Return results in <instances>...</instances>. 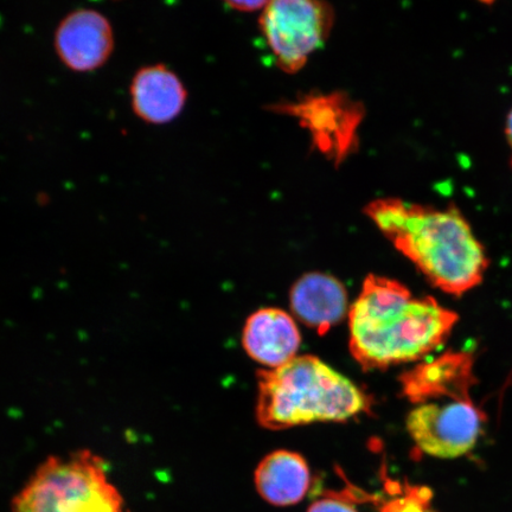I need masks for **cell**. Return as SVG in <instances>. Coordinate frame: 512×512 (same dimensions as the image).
Here are the masks:
<instances>
[{"instance_id":"obj_13","label":"cell","mask_w":512,"mask_h":512,"mask_svg":"<svg viewBox=\"0 0 512 512\" xmlns=\"http://www.w3.org/2000/svg\"><path fill=\"white\" fill-rule=\"evenodd\" d=\"M311 485L306 460L291 451H275L262 459L255 472V486L266 502L277 507L302 502Z\"/></svg>"},{"instance_id":"obj_14","label":"cell","mask_w":512,"mask_h":512,"mask_svg":"<svg viewBox=\"0 0 512 512\" xmlns=\"http://www.w3.org/2000/svg\"><path fill=\"white\" fill-rule=\"evenodd\" d=\"M432 492L421 486H408L406 495L384 505L382 512H432Z\"/></svg>"},{"instance_id":"obj_10","label":"cell","mask_w":512,"mask_h":512,"mask_svg":"<svg viewBox=\"0 0 512 512\" xmlns=\"http://www.w3.org/2000/svg\"><path fill=\"white\" fill-rule=\"evenodd\" d=\"M132 110L146 124L174 121L187 105L188 91L174 70L163 63L137 70L130 86Z\"/></svg>"},{"instance_id":"obj_8","label":"cell","mask_w":512,"mask_h":512,"mask_svg":"<svg viewBox=\"0 0 512 512\" xmlns=\"http://www.w3.org/2000/svg\"><path fill=\"white\" fill-rule=\"evenodd\" d=\"M54 47L60 61L76 73L105 66L115 47L110 19L93 9H78L57 25Z\"/></svg>"},{"instance_id":"obj_3","label":"cell","mask_w":512,"mask_h":512,"mask_svg":"<svg viewBox=\"0 0 512 512\" xmlns=\"http://www.w3.org/2000/svg\"><path fill=\"white\" fill-rule=\"evenodd\" d=\"M256 418L267 430L344 421L368 411L369 398L316 356H296L279 368L258 373Z\"/></svg>"},{"instance_id":"obj_6","label":"cell","mask_w":512,"mask_h":512,"mask_svg":"<svg viewBox=\"0 0 512 512\" xmlns=\"http://www.w3.org/2000/svg\"><path fill=\"white\" fill-rule=\"evenodd\" d=\"M298 119L310 133L313 147L332 163L342 164L358 145L363 106L343 92L311 93L273 107Z\"/></svg>"},{"instance_id":"obj_16","label":"cell","mask_w":512,"mask_h":512,"mask_svg":"<svg viewBox=\"0 0 512 512\" xmlns=\"http://www.w3.org/2000/svg\"><path fill=\"white\" fill-rule=\"evenodd\" d=\"M268 2H228L227 5L230 9L241 11V12H255L262 11L266 8Z\"/></svg>"},{"instance_id":"obj_9","label":"cell","mask_w":512,"mask_h":512,"mask_svg":"<svg viewBox=\"0 0 512 512\" xmlns=\"http://www.w3.org/2000/svg\"><path fill=\"white\" fill-rule=\"evenodd\" d=\"M473 364L475 361L466 352H446L403 375V394L419 405L441 398L470 400V390L476 382Z\"/></svg>"},{"instance_id":"obj_17","label":"cell","mask_w":512,"mask_h":512,"mask_svg":"<svg viewBox=\"0 0 512 512\" xmlns=\"http://www.w3.org/2000/svg\"><path fill=\"white\" fill-rule=\"evenodd\" d=\"M505 138H507V142L510 146V150L512 153V108L511 111L508 113L507 120H505ZM512 162V158H511Z\"/></svg>"},{"instance_id":"obj_1","label":"cell","mask_w":512,"mask_h":512,"mask_svg":"<svg viewBox=\"0 0 512 512\" xmlns=\"http://www.w3.org/2000/svg\"><path fill=\"white\" fill-rule=\"evenodd\" d=\"M456 312L433 298H413L399 281L370 274L349 312L351 355L364 369L420 360L443 343Z\"/></svg>"},{"instance_id":"obj_12","label":"cell","mask_w":512,"mask_h":512,"mask_svg":"<svg viewBox=\"0 0 512 512\" xmlns=\"http://www.w3.org/2000/svg\"><path fill=\"white\" fill-rule=\"evenodd\" d=\"M290 298L294 315L319 334L347 315L348 293L341 281L328 274H305L292 287Z\"/></svg>"},{"instance_id":"obj_4","label":"cell","mask_w":512,"mask_h":512,"mask_svg":"<svg viewBox=\"0 0 512 512\" xmlns=\"http://www.w3.org/2000/svg\"><path fill=\"white\" fill-rule=\"evenodd\" d=\"M11 512H126L104 459L83 450L50 457L37 467Z\"/></svg>"},{"instance_id":"obj_11","label":"cell","mask_w":512,"mask_h":512,"mask_svg":"<svg viewBox=\"0 0 512 512\" xmlns=\"http://www.w3.org/2000/svg\"><path fill=\"white\" fill-rule=\"evenodd\" d=\"M243 347L256 362L275 369L296 357L302 337L293 318L279 309H262L247 319Z\"/></svg>"},{"instance_id":"obj_7","label":"cell","mask_w":512,"mask_h":512,"mask_svg":"<svg viewBox=\"0 0 512 512\" xmlns=\"http://www.w3.org/2000/svg\"><path fill=\"white\" fill-rule=\"evenodd\" d=\"M485 415L470 400L425 402L407 418L416 447L428 456L454 459L470 453L482 434Z\"/></svg>"},{"instance_id":"obj_2","label":"cell","mask_w":512,"mask_h":512,"mask_svg":"<svg viewBox=\"0 0 512 512\" xmlns=\"http://www.w3.org/2000/svg\"><path fill=\"white\" fill-rule=\"evenodd\" d=\"M364 213L441 291L462 296L482 283L488 255L457 208L381 198L370 202Z\"/></svg>"},{"instance_id":"obj_5","label":"cell","mask_w":512,"mask_h":512,"mask_svg":"<svg viewBox=\"0 0 512 512\" xmlns=\"http://www.w3.org/2000/svg\"><path fill=\"white\" fill-rule=\"evenodd\" d=\"M331 5L316 0H275L261 11L260 30L275 64L287 74L298 73L323 47L334 27Z\"/></svg>"},{"instance_id":"obj_15","label":"cell","mask_w":512,"mask_h":512,"mask_svg":"<svg viewBox=\"0 0 512 512\" xmlns=\"http://www.w3.org/2000/svg\"><path fill=\"white\" fill-rule=\"evenodd\" d=\"M307 512H358L351 495L330 494L318 499Z\"/></svg>"}]
</instances>
